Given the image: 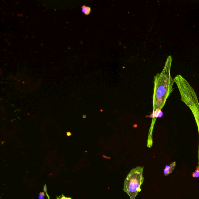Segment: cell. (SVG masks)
<instances>
[{
  "label": "cell",
  "mask_w": 199,
  "mask_h": 199,
  "mask_svg": "<svg viewBox=\"0 0 199 199\" xmlns=\"http://www.w3.org/2000/svg\"><path fill=\"white\" fill-rule=\"evenodd\" d=\"M172 60V57L169 56L162 71L154 76L153 113L156 111H161L174 90L173 86L175 82L171 75Z\"/></svg>",
  "instance_id": "1"
},
{
  "label": "cell",
  "mask_w": 199,
  "mask_h": 199,
  "mask_svg": "<svg viewBox=\"0 0 199 199\" xmlns=\"http://www.w3.org/2000/svg\"><path fill=\"white\" fill-rule=\"evenodd\" d=\"M174 81L178 88L181 101L192 112L197 125L199 136V101L197 94L192 86L181 75L177 76ZM198 158L199 167V144Z\"/></svg>",
  "instance_id": "2"
},
{
  "label": "cell",
  "mask_w": 199,
  "mask_h": 199,
  "mask_svg": "<svg viewBox=\"0 0 199 199\" xmlns=\"http://www.w3.org/2000/svg\"><path fill=\"white\" fill-rule=\"evenodd\" d=\"M144 167L137 166L131 170L125 180L123 190L130 197L135 199L141 191L140 187L144 182Z\"/></svg>",
  "instance_id": "3"
},
{
  "label": "cell",
  "mask_w": 199,
  "mask_h": 199,
  "mask_svg": "<svg viewBox=\"0 0 199 199\" xmlns=\"http://www.w3.org/2000/svg\"><path fill=\"white\" fill-rule=\"evenodd\" d=\"M175 166H176V162L175 161L172 163L170 165H166L165 167L164 170L165 176H168L171 174L175 169Z\"/></svg>",
  "instance_id": "4"
},
{
  "label": "cell",
  "mask_w": 199,
  "mask_h": 199,
  "mask_svg": "<svg viewBox=\"0 0 199 199\" xmlns=\"http://www.w3.org/2000/svg\"><path fill=\"white\" fill-rule=\"evenodd\" d=\"M82 9V12L84 14L86 15H88L91 13V7H87V6L83 5L81 7Z\"/></svg>",
  "instance_id": "5"
},
{
  "label": "cell",
  "mask_w": 199,
  "mask_h": 199,
  "mask_svg": "<svg viewBox=\"0 0 199 199\" xmlns=\"http://www.w3.org/2000/svg\"><path fill=\"white\" fill-rule=\"evenodd\" d=\"M192 176L194 178L199 177V167L198 166L196 167L195 171L192 173Z\"/></svg>",
  "instance_id": "6"
},
{
  "label": "cell",
  "mask_w": 199,
  "mask_h": 199,
  "mask_svg": "<svg viewBox=\"0 0 199 199\" xmlns=\"http://www.w3.org/2000/svg\"><path fill=\"white\" fill-rule=\"evenodd\" d=\"M44 196H45V195H44V192H40L39 195V199H44Z\"/></svg>",
  "instance_id": "7"
},
{
  "label": "cell",
  "mask_w": 199,
  "mask_h": 199,
  "mask_svg": "<svg viewBox=\"0 0 199 199\" xmlns=\"http://www.w3.org/2000/svg\"><path fill=\"white\" fill-rule=\"evenodd\" d=\"M60 199H72L71 198H70V197H66L65 196H64V195H62V196L61 198H60Z\"/></svg>",
  "instance_id": "8"
},
{
  "label": "cell",
  "mask_w": 199,
  "mask_h": 199,
  "mask_svg": "<svg viewBox=\"0 0 199 199\" xmlns=\"http://www.w3.org/2000/svg\"><path fill=\"white\" fill-rule=\"evenodd\" d=\"M44 191H45V192L46 193V195H47V196L48 197V199H50V198H49V195H48V194L47 193V192L46 191V189H45V187H44Z\"/></svg>",
  "instance_id": "9"
},
{
  "label": "cell",
  "mask_w": 199,
  "mask_h": 199,
  "mask_svg": "<svg viewBox=\"0 0 199 199\" xmlns=\"http://www.w3.org/2000/svg\"><path fill=\"white\" fill-rule=\"evenodd\" d=\"M67 135L69 136H70L71 135V133H70V132H67Z\"/></svg>",
  "instance_id": "10"
}]
</instances>
